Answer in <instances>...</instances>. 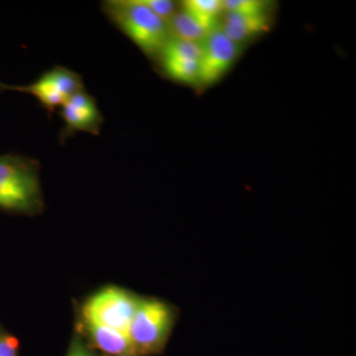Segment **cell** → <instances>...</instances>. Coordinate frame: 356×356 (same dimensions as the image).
Masks as SVG:
<instances>
[{"label": "cell", "instance_id": "1", "mask_svg": "<svg viewBox=\"0 0 356 356\" xmlns=\"http://www.w3.org/2000/svg\"><path fill=\"white\" fill-rule=\"evenodd\" d=\"M102 10L114 26L127 36L147 58L158 60L172 38L170 26L140 0H107Z\"/></svg>", "mask_w": 356, "mask_h": 356}, {"label": "cell", "instance_id": "2", "mask_svg": "<svg viewBox=\"0 0 356 356\" xmlns=\"http://www.w3.org/2000/svg\"><path fill=\"white\" fill-rule=\"evenodd\" d=\"M175 322V313L163 302L140 299L127 334L138 356L154 355L165 348Z\"/></svg>", "mask_w": 356, "mask_h": 356}, {"label": "cell", "instance_id": "3", "mask_svg": "<svg viewBox=\"0 0 356 356\" xmlns=\"http://www.w3.org/2000/svg\"><path fill=\"white\" fill-rule=\"evenodd\" d=\"M0 89L19 91L34 96L41 106L51 115L60 108L70 97L84 88L83 79L79 74L58 65L44 72L34 83L26 86L0 83Z\"/></svg>", "mask_w": 356, "mask_h": 356}, {"label": "cell", "instance_id": "4", "mask_svg": "<svg viewBox=\"0 0 356 356\" xmlns=\"http://www.w3.org/2000/svg\"><path fill=\"white\" fill-rule=\"evenodd\" d=\"M140 299L120 288L96 293L83 306L84 322L127 332Z\"/></svg>", "mask_w": 356, "mask_h": 356}, {"label": "cell", "instance_id": "5", "mask_svg": "<svg viewBox=\"0 0 356 356\" xmlns=\"http://www.w3.org/2000/svg\"><path fill=\"white\" fill-rule=\"evenodd\" d=\"M198 90L207 89L221 81L233 69L243 51V44L229 39L219 27L211 31L201 43Z\"/></svg>", "mask_w": 356, "mask_h": 356}, {"label": "cell", "instance_id": "6", "mask_svg": "<svg viewBox=\"0 0 356 356\" xmlns=\"http://www.w3.org/2000/svg\"><path fill=\"white\" fill-rule=\"evenodd\" d=\"M201 44L172 37L158 60L165 76L177 83L197 88Z\"/></svg>", "mask_w": 356, "mask_h": 356}, {"label": "cell", "instance_id": "7", "mask_svg": "<svg viewBox=\"0 0 356 356\" xmlns=\"http://www.w3.org/2000/svg\"><path fill=\"white\" fill-rule=\"evenodd\" d=\"M60 109V116L64 120L60 140H65L79 132L95 136L99 134L104 119L95 97L86 89H81L70 97Z\"/></svg>", "mask_w": 356, "mask_h": 356}, {"label": "cell", "instance_id": "8", "mask_svg": "<svg viewBox=\"0 0 356 356\" xmlns=\"http://www.w3.org/2000/svg\"><path fill=\"white\" fill-rule=\"evenodd\" d=\"M273 20V13L242 14L224 11L219 28L232 41L245 46L250 40L269 31Z\"/></svg>", "mask_w": 356, "mask_h": 356}, {"label": "cell", "instance_id": "9", "mask_svg": "<svg viewBox=\"0 0 356 356\" xmlns=\"http://www.w3.org/2000/svg\"><path fill=\"white\" fill-rule=\"evenodd\" d=\"M89 337L93 346L107 355H133V344L127 332L105 327V325L86 323Z\"/></svg>", "mask_w": 356, "mask_h": 356}, {"label": "cell", "instance_id": "10", "mask_svg": "<svg viewBox=\"0 0 356 356\" xmlns=\"http://www.w3.org/2000/svg\"><path fill=\"white\" fill-rule=\"evenodd\" d=\"M179 6L209 33L219 27L224 13L222 0H185Z\"/></svg>", "mask_w": 356, "mask_h": 356}, {"label": "cell", "instance_id": "11", "mask_svg": "<svg viewBox=\"0 0 356 356\" xmlns=\"http://www.w3.org/2000/svg\"><path fill=\"white\" fill-rule=\"evenodd\" d=\"M168 26L172 37L193 43H202L209 34L207 30L204 29L202 26L185 13L180 6L172 19L168 21Z\"/></svg>", "mask_w": 356, "mask_h": 356}, {"label": "cell", "instance_id": "12", "mask_svg": "<svg viewBox=\"0 0 356 356\" xmlns=\"http://www.w3.org/2000/svg\"><path fill=\"white\" fill-rule=\"evenodd\" d=\"M225 13L262 14L273 13V2L264 0H222Z\"/></svg>", "mask_w": 356, "mask_h": 356}, {"label": "cell", "instance_id": "13", "mask_svg": "<svg viewBox=\"0 0 356 356\" xmlns=\"http://www.w3.org/2000/svg\"><path fill=\"white\" fill-rule=\"evenodd\" d=\"M140 1L168 23L179 9V4L172 0H140Z\"/></svg>", "mask_w": 356, "mask_h": 356}, {"label": "cell", "instance_id": "14", "mask_svg": "<svg viewBox=\"0 0 356 356\" xmlns=\"http://www.w3.org/2000/svg\"><path fill=\"white\" fill-rule=\"evenodd\" d=\"M0 356H19V343L15 337L0 336Z\"/></svg>", "mask_w": 356, "mask_h": 356}, {"label": "cell", "instance_id": "15", "mask_svg": "<svg viewBox=\"0 0 356 356\" xmlns=\"http://www.w3.org/2000/svg\"><path fill=\"white\" fill-rule=\"evenodd\" d=\"M67 356H96V355L81 339H74Z\"/></svg>", "mask_w": 356, "mask_h": 356}, {"label": "cell", "instance_id": "16", "mask_svg": "<svg viewBox=\"0 0 356 356\" xmlns=\"http://www.w3.org/2000/svg\"><path fill=\"white\" fill-rule=\"evenodd\" d=\"M107 356H136L133 355H107Z\"/></svg>", "mask_w": 356, "mask_h": 356}]
</instances>
